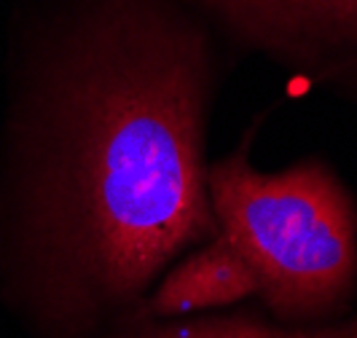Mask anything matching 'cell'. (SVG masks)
Masks as SVG:
<instances>
[{"mask_svg":"<svg viewBox=\"0 0 357 338\" xmlns=\"http://www.w3.org/2000/svg\"><path fill=\"white\" fill-rule=\"evenodd\" d=\"M255 295V277L242 255L218 233L180 255L156 279V287L124 322L178 320L207 309H223Z\"/></svg>","mask_w":357,"mask_h":338,"instance_id":"4","label":"cell"},{"mask_svg":"<svg viewBox=\"0 0 357 338\" xmlns=\"http://www.w3.org/2000/svg\"><path fill=\"white\" fill-rule=\"evenodd\" d=\"M252 49L357 100V0H183Z\"/></svg>","mask_w":357,"mask_h":338,"instance_id":"3","label":"cell"},{"mask_svg":"<svg viewBox=\"0 0 357 338\" xmlns=\"http://www.w3.org/2000/svg\"><path fill=\"white\" fill-rule=\"evenodd\" d=\"M218 233L255 277V295L280 322L314 325L352 312L357 293V204L320 159L280 172L242 151L207 167Z\"/></svg>","mask_w":357,"mask_h":338,"instance_id":"2","label":"cell"},{"mask_svg":"<svg viewBox=\"0 0 357 338\" xmlns=\"http://www.w3.org/2000/svg\"><path fill=\"white\" fill-rule=\"evenodd\" d=\"M210 94V43L178 6L97 0L30 126L24 247L56 333L121 325L180 255L218 236Z\"/></svg>","mask_w":357,"mask_h":338,"instance_id":"1","label":"cell"},{"mask_svg":"<svg viewBox=\"0 0 357 338\" xmlns=\"http://www.w3.org/2000/svg\"><path fill=\"white\" fill-rule=\"evenodd\" d=\"M102 338H357V309L347 312L344 317L314 325L268 322L250 312L121 322Z\"/></svg>","mask_w":357,"mask_h":338,"instance_id":"5","label":"cell"}]
</instances>
